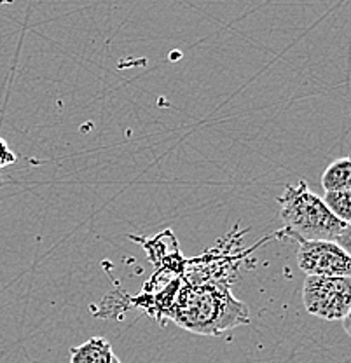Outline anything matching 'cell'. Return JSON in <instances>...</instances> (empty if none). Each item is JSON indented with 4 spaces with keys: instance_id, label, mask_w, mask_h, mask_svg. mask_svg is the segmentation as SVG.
Segmentation results:
<instances>
[{
    "instance_id": "9c48e42d",
    "label": "cell",
    "mask_w": 351,
    "mask_h": 363,
    "mask_svg": "<svg viewBox=\"0 0 351 363\" xmlns=\"http://www.w3.org/2000/svg\"><path fill=\"white\" fill-rule=\"evenodd\" d=\"M335 243H338L339 247L345 250V252L351 257V224H348L341 230V234L335 238Z\"/></svg>"
},
{
    "instance_id": "8fae6325",
    "label": "cell",
    "mask_w": 351,
    "mask_h": 363,
    "mask_svg": "<svg viewBox=\"0 0 351 363\" xmlns=\"http://www.w3.org/2000/svg\"><path fill=\"white\" fill-rule=\"evenodd\" d=\"M7 184H9V177L4 175V172H0V187H4Z\"/></svg>"
},
{
    "instance_id": "4fadbf2b",
    "label": "cell",
    "mask_w": 351,
    "mask_h": 363,
    "mask_svg": "<svg viewBox=\"0 0 351 363\" xmlns=\"http://www.w3.org/2000/svg\"><path fill=\"white\" fill-rule=\"evenodd\" d=\"M350 159H351V157H350Z\"/></svg>"
},
{
    "instance_id": "ba28073f",
    "label": "cell",
    "mask_w": 351,
    "mask_h": 363,
    "mask_svg": "<svg viewBox=\"0 0 351 363\" xmlns=\"http://www.w3.org/2000/svg\"><path fill=\"white\" fill-rule=\"evenodd\" d=\"M14 162H16V154L11 150V147L7 145L6 140L0 136V172H6V169L11 168Z\"/></svg>"
},
{
    "instance_id": "277c9868",
    "label": "cell",
    "mask_w": 351,
    "mask_h": 363,
    "mask_svg": "<svg viewBox=\"0 0 351 363\" xmlns=\"http://www.w3.org/2000/svg\"><path fill=\"white\" fill-rule=\"evenodd\" d=\"M297 264L306 276H350L351 257L335 241L297 240Z\"/></svg>"
},
{
    "instance_id": "3957f363",
    "label": "cell",
    "mask_w": 351,
    "mask_h": 363,
    "mask_svg": "<svg viewBox=\"0 0 351 363\" xmlns=\"http://www.w3.org/2000/svg\"><path fill=\"white\" fill-rule=\"evenodd\" d=\"M303 302L309 315L325 321H341L351 308L350 276H308Z\"/></svg>"
},
{
    "instance_id": "7a4b0ae2",
    "label": "cell",
    "mask_w": 351,
    "mask_h": 363,
    "mask_svg": "<svg viewBox=\"0 0 351 363\" xmlns=\"http://www.w3.org/2000/svg\"><path fill=\"white\" fill-rule=\"evenodd\" d=\"M277 201L280 204V217L286 233L296 240L335 241L348 225L328 210L323 199L316 196L304 180H299L297 185H286Z\"/></svg>"
},
{
    "instance_id": "30bf717a",
    "label": "cell",
    "mask_w": 351,
    "mask_h": 363,
    "mask_svg": "<svg viewBox=\"0 0 351 363\" xmlns=\"http://www.w3.org/2000/svg\"><path fill=\"white\" fill-rule=\"evenodd\" d=\"M341 321H342V328H345V332L351 337V308H350V311L346 313V316L342 318Z\"/></svg>"
},
{
    "instance_id": "6da1fadb",
    "label": "cell",
    "mask_w": 351,
    "mask_h": 363,
    "mask_svg": "<svg viewBox=\"0 0 351 363\" xmlns=\"http://www.w3.org/2000/svg\"><path fill=\"white\" fill-rule=\"evenodd\" d=\"M168 315L192 334L211 337L250 323L247 306L234 298L228 289L213 285L187 286L177 297Z\"/></svg>"
},
{
    "instance_id": "8992f818",
    "label": "cell",
    "mask_w": 351,
    "mask_h": 363,
    "mask_svg": "<svg viewBox=\"0 0 351 363\" xmlns=\"http://www.w3.org/2000/svg\"><path fill=\"white\" fill-rule=\"evenodd\" d=\"M323 191H351V159L341 157L330 162L322 175Z\"/></svg>"
},
{
    "instance_id": "5b68a950",
    "label": "cell",
    "mask_w": 351,
    "mask_h": 363,
    "mask_svg": "<svg viewBox=\"0 0 351 363\" xmlns=\"http://www.w3.org/2000/svg\"><path fill=\"white\" fill-rule=\"evenodd\" d=\"M111 342L105 337H91L81 346L72 347L70 363H111L114 358Z\"/></svg>"
},
{
    "instance_id": "7c38bea8",
    "label": "cell",
    "mask_w": 351,
    "mask_h": 363,
    "mask_svg": "<svg viewBox=\"0 0 351 363\" xmlns=\"http://www.w3.org/2000/svg\"><path fill=\"white\" fill-rule=\"evenodd\" d=\"M111 363H121V360H119V358H117V357H114V358H112Z\"/></svg>"
},
{
    "instance_id": "52a82bcc",
    "label": "cell",
    "mask_w": 351,
    "mask_h": 363,
    "mask_svg": "<svg viewBox=\"0 0 351 363\" xmlns=\"http://www.w3.org/2000/svg\"><path fill=\"white\" fill-rule=\"evenodd\" d=\"M322 199L339 220L351 224V191H328Z\"/></svg>"
}]
</instances>
